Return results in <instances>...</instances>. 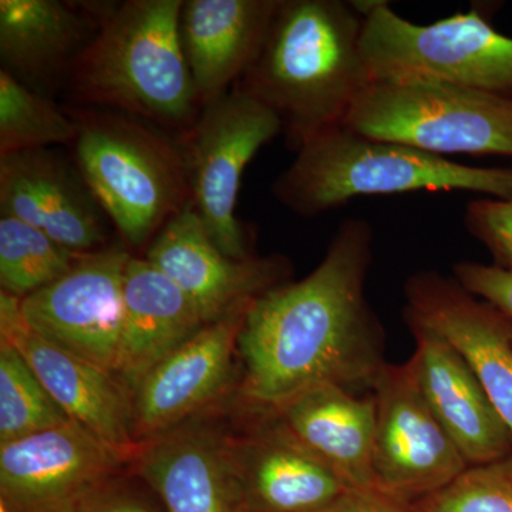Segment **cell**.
<instances>
[{"label":"cell","mask_w":512,"mask_h":512,"mask_svg":"<svg viewBox=\"0 0 512 512\" xmlns=\"http://www.w3.org/2000/svg\"><path fill=\"white\" fill-rule=\"evenodd\" d=\"M82 512H153L143 501L113 490L111 485L94 497Z\"/></svg>","instance_id":"31"},{"label":"cell","mask_w":512,"mask_h":512,"mask_svg":"<svg viewBox=\"0 0 512 512\" xmlns=\"http://www.w3.org/2000/svg\"><path fill=\"white\" fill-rule=\"evenodd\" d=\"M123 298L116 376L134 392L154 366L207 323L191 299L144 256L128 261Z\"/></svg>","instance_id":"23"},{"label":"cell","mask_w":512,"mask_h":512,"mask_svg":"<svg viewBox=\"0 0 512 512\" xmlns=\"http://www.w3.org/2000/svg\"><path fill=\"white\" fill-rule=\"evenodd\" d=\"M255 413L254 430L231 437L245 512H316L353 490L274 413Z\"/></svg>","instance_id":"19"},{"label":"cell","mask_w":512,"mask_h":512,"mask_svg":"<svg viewBox=\"0 0 512 512\" xmlns=\"http://www.w3.org/2000/svg\"><path fill=\"white\" fill-rule=\"evenodd\" d=\"M471 237L493 256V264L512 271V198L474 200L464 212Z\"/></svg>","instance_id":"28"},{"label":"cell","mask_w":512,"mask_h":512,"mask_svg":"<svg viewBox=\"0 0 512 512\" xmlns=\"http://www.w3.org/2000/svg\"><path fill=\"white\" fill-rule=\"evenodd\" d=\"M407 508L409 512H512V453L468 466L451 483Z\"/></svg>","instance_id":"27"},{"label":"cell","mask_w":512,"mask_h":512,"mask_svg":"<svg viewBox=\"0 0 512 512\" xmlns=\"http://www.w3.org/2000/svg\"><path fill=\"white\" fill-rule=\"evenodd\" d=\"M279 204L318 217L363 195L470 191L512 198V167H471L336 126L312 138L271 188Z\"/></svg>","instance_id":"4"},{"label":"cell","mask_w":512,"mask_h":512,"mask_svg":"<svg viewBox=\"0 0 512 512\" xmlns=\"http://www.w3.org/2000/svg\"><path fill=\"white\" fill-rule=\"evenodd\" d=\"M80 255L26 222L0 217V292L26 298L62 278Z\"/></svg>","instance_id":"25"},{"label":"cell","mask_w":512,"mask_h":512,"mask_svg":"<svg viewBox=\"0 0 512 512\" xmlns=\"http://www.w3.org/2000/svg\"><path fill=\"white\" fill-rule=\"evenodd\" d=\"M373 241L369 221L348 218L311 274L249 305L238 333L239 389L255 412H274L320 384L372 390L387 363L383 328L365 293Z\"/></svg>","instance_id":"1"},{"label":"cell","mask_w":512,"mask_h":512,"mask_svg":"<svg viewBox=\"0 0 512 512\" xmlns=\"http://www.w3.org/2000/svg\"><path fill=\"white\" fill-rule=\"evenodd\" d=\"M404 296V318L436 330L461 353L512 431V320L434 269L410 276Z\"/></svg>","instance_id":"15"},{"label":"cell","mask_w":512,"mask_h":512,"mask_svg":"<svg viewBox=\"0 0 512 512\" xmlns=\"http://www.w3.org/2000/svg\"><path fill=\"white\" fill-rule=\"evenodd\" d=\"M282 134L281 121L238 86L202 107L177 137L183 148L191 202L212 241L234 259L251 256L247 228L237 217L241 178L252 158Z\"/></svg>","instance_id":"8"},{"label":"cell","mask_w":512,"mask_h":512,"mask_svg":"<svg viewBox=\"0 0 512 512\" xmlns=\"http://www.w3.org/2000/svg\"><path fill=\"white\" fill-rule=\"evenodd\" d=\"M184 0H127L104 16L67 79L70 106L119 111L175 137L201 113L181 43Z\"/></svg>","instance_id":"3"},{"label":"cell","mask_w":512,"mask_h":512,"mask_svg":"<svg viewBox=\"0 0 512 512\" xmlns=\"http://www.w3.org/2000/svg\"><path fill=\"white\" fill-rule=\"evenodd\" d=\"M316 512H409V508L382 491L353 488L335 503Z\"/></svg>","instance_id":"30"},{"label":"cell","mask_w":512,"mask_h":512,"mask_svg":"<svg viewBox=\"0 0 512 512\" xmlns=\"http://www.w3.org/2000/svg\"><path fill=\"white\" fill-rule=\"evenodd\" d=\"M76 121L73 161L130 251H147L191 202L178 138L119 111L64 106Z\"/></svg>","instance_id":"5"},{"label":"cell","mask_w":512,"mask_h":512,"mask_svg":"<svg viewBox=\"0 0 512 512\" xmlns=\"http://www.w3.org/2000/svg\"><path fill=\"white\" fill-rule=\"evenodd\" d=\"M133 463L168 512H245L231 436L188 423L138 447Z\"/></svg>","instance_id":"20"},{"label":"cell","mask_w":512,"mask_h":512,"mask_svg":"<svg viewBox=\"0 0 512 512\" xmlns=\"http://www.w3.org/2000/svg\"><path fill=\"white\" fill-rule=\"evenodd\" d=\"M376 490L409 505L451 483L466 458L430 412L406 363H386L373 382Z\"/></svg>","instance_id":"11"},{"label":"cell","mask_w":512,"mask_h":512,"mask_svg":"<svg viewBox=\"0 0 512 512\" xmlns=\"http://www.w3.org/2000/svg\"><path fill=\"white\" fill-rule=\"evenodd\" d=\"M362 50L372 83L433 80L512 96V37L474 8L414 25L376 2L363 16Z\"/></svg>","instance_id":"7"},{"label":"cell","mask_w":512,"mask_h":512,"mask_svg":"<svg viewBox=\"0 0 512 512\" xmlns=\"http://www.w3.org/2000/svg\"><path fill=\"white\" fill-rule=\"evenodd\" d=\"M343 126L439 157L512 158V96L456 84L433 80L369 84Z\"/></svg>","instance_id":"6"},{"label":"cell","mask_w":512,"mask_h":512,"mask_svg":"<svg viewBox=\"0 0 512 512\" xmlns=\"http://www.w3.org/2000/svg\"><path fill=\"white\" fill-rule=\"evenodd\" d=\"M281 0H184L180 33L198 103L228 93L254 63Z\"/></svg>","instance_id":"21"},{"label":"cell","mask_w":512,"mask_h":512,"mask_svg":"<svg viewBox=\"0 0 512 512\" xmlns=\"http://www.w3.org/2000/svg\"><path fill=\"white\" fill-rule=\"evenodd\" d=\"M72 423L25 357L0 339V446Z\"/></svg>","instance_id":"26"},{"label":"cell","mask_w":512,"mask_h":512,"mask_svg":"<svg viewBox=\"0 0 512 512\" xmlns=\"http://www.w3.org/2000/svg\"><path fill=\"white\" fill-rule=\"evenodd\" d=\"M406 322L416 343L406 363L410 376L468 466L511 454L512 431L467 360L436 330L417 320Z\"/></svg>","instance_id":"17"},{"label":"cell","mask_w":512,"mask_h":512,"mask_svg":"<svg viewBox=\"0 0 512 512\" xmlns=\"http://www.w3.org/2000/svg\"><path fill=\"white\" fill-rule=\"evenodd\" d=\"M248 308L208 323L138 383L133 392V436L138 447L188 423L227 392Z\"/></svg>","instance_id":"14"},{"label":"cell","mask_w":512,"mask_h":512,"mask_svg":"<svg viewBox=\"0 0 512 512\" xmlns=\"http://www.w3.org/2000/svg\"><path fill=\"white\" fill-rule=\"evenodd\" d=\"M133 463L79 424L0 446V512H82Z\"/></svg>","instance_id":"9"},{"label":"cell","mask_w":512,"mask_h":512,"mask_svg":"<svg viewBox=\"0 0 512 512\" xmlns=\"http://www.w3.org/2000/svg\"><path fill=\"white\" fill-rule=\"evenodd\" d=\"M453 276L471 295L491 303L512 320V271L494 264L461 261Z\"/></svg>","instance_id":"29"},{"label":"cell","mask_w":512,"mask_h":512,"mask_svg":"<svg viewBox=\"0 0 512 512\" xmlns=\"http://www.w3.org/2000/svg\"><path fill=\"white\" fill-rule=\"evenodd\" d=\"M0 339L25 357L70 420L134 460L133 392L119 377L37 335L23 319L20 299L5 292H0Z\"/></svg>","instance_id":"13"},{"label":"cell","mask_w":512,"mask_h":512,"mask_svg":"<svg viewBox=\"0 0 512 512\" xmlns=\"http://www.w3.org/2000/svg\"><path fill=\"white\" fill-rule=\"evenodd\" d=\"M0 214L45 232L76 254L107 247V221L74 161L59 151L0 157Z\"/></svg>","instance_id":"16"},{"label":"cell","mask_w":512,"mask_h":512,"mask_svg":"<svg viewBox=\"0 0 512 512\" xmlns=\"http://www.w3.org/2000/svg\"><path fill=\"white\" fill-rule=\"evenodd\" d=\"M363 16L342 0H281L258 56L235 86L281 121L288 148L343 124L369 84Z\"/></svg>","instance_id":"2"},{"label":"cell","mask_w":512,"mask_h":512,"mask_svg":"<svg viewBox=\"0 0 512 512\" xmlns=\"http://www.w3.org/2000/svg\"><path fill=\"white\" fill-rule=\"evenodd\" d=\"M76 136V121L64 106L0 69V157L57 144L72 146Z\"/></svg>","instance_id":"24"},{"label":"cell","mask_w":512,"mask_h":512,"mask_svg":"<svg viewBox=\"0 0 512 512\" xmlns=\"http://www.w3.org/2000/svg\"><path fill=\"white\" fill-rule=\"evenodd\" d=\"M113 3L0 0V62L33 92L55 99Z\"/></svg>","instance_id":"18"},{"label":"cell","mask_w":512,"mask_h":512,"mask_svg":"<svg viewBox=\"0 0 512 512\" xmlns=\"http://www.w3.org/2000/svg\"><path fill=\"white\" fill-rule=\"evenodd\" d=\"M131 256L123 244L80 255L62 278L20 299L23 319L53 345L116 375Z\"/></svg>","instance_id":"10"},{"label":"cell","mask_w":512,"mask_h":512,"mask_svg":"<svg viewBox=\"0 0 512 512\" xmlns=\"http://www.w3.org/2000/svg\"><path fill=\"white\" fill-rule=\"evenodd\" d=\"M269 413L350 488L376 490L377 407L373 393L360 397L336 384H320Z\"/></svg>","instance_id":"22"},{"label":"cell","mask_w":512,"mask_h":512,"mask_svg":"<svg viewBox=\"0 0 512 512\" xmlns=\"http://www.w3.org/2000/svg\"><path fill=\"white\" fill-rule=\"evenodd\" d=\"M144 258L191 299L207 325L247 309L291 274L285 256L234 259L224 254L192 202L161 229Z\"/></svg>","instance_id":"12"}]
</instances>
